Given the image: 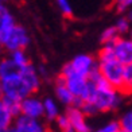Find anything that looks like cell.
<instances>
[{
    "instance_id": "cell-12",
    "label": "cell",
    "mask_w": 132,
    "mask_h": 132,
    "mask_svg": "<svg viewBox=\"0 0 132 132\" xmlns=\"http://www.w3.org/2000/svg\"><path fill=\"white\" fill-rule=\"evenodd\" d=\"M55 96L59 100V103H62L68 106L73 105L76 101V96L70 92V89L66 86V84L63 82L61 77H58L57 82H55Z\"/></svg>"
},
{
    "instance_id": "cell-28",
    "label": "cell",
    "mask_w": 132,
    "mask_h": 132,
    "mask_svg": "<svg viewBox=\"0 0 132 132\" xmlns=\"http://www.w3.org/2000/svg\"><path fill=\"white\" fill-rule=\"evenodd\" d=\"M8 12H10L8 8L5 7L3 3H0V26H2V23H3V20H4V18H5V15H7Z\"/></svg>"
},
{
    "instance_id": "cell-25",
    "label": "cell",
    "mask_w": 132,
    "mask_h": 132,
    "mask_svg": "<svg viewBox=\"0 0 132 132\" xmlns=\"http://www.w3.org/2000/svg\"><path fill=\"white\" fill-rule=\"evenodd\" d=\"M121 131V125H120L119 120H112V121L104 124L101 128H98L96 132H120Z\"/></svg>"
},
{
    "instance_id": "cell-30",
    "label": "cell",
    "mask_w": 132,
    "mask_h": 132,
    "mask_svg": "<svg viewBox=\"0 0 132 132\" xmlns=\"http://www.w3.org/2000/svg\"><path fill=\"white\" fill-rule=\"evenodd\" d=\"M3 49H4V46L2 43V40H0V55H2V53H3Z\"/></svg>"
},
{
    "instance_id": "cell-18",
    "label": "cell",
    "mask_w": 132,
    "mask_h": 132,
    "mask_svg": "<svg viewBox=\"0 0 132 132\" xmlns=\"http://www.w3.org/2000/svg\"><path fill=\"white\" fill-rule=\"evenodd\" d=\"M10 58H11V61L15 63V66H16L18 69H20V68H23V66H26L27 63H30V62H28V57H27L24 49L11 51Z\"/></svg>"
},
{
    "instance_id": "cell-22",
    "label": "cell",
    "mask_w": 132,
    "mask_h": 132,
    "mask_svg": "<svg viewBox=\"0 0 132 132\" xmlns=\"http://www.w3.org/2000/svg\"><path fill=\"white\" fill-rule=\"evenodd\" d=\"M80 108H81V111L85 113V116H94L98 113V109H97V106H96V104L93 101H84V103L80 104Z\"/></svg>"
},
{
    "instance_id": "cell-17",
    "label": "cell",
    "mask_w": 132,
    "mask_h": 132,
    "mask_svg": "<svg viewBox=\"0 0 132 132\" xmlns=\"http://www.w3.org/2000/svg\"><path fill=\"white\" fill-rule=\"evenodd\" d=\"M120 37L121 35L119 34L117 28L115 26H111L101 32V43L103 45H113Z\"/></svg>"
},
{
    "instance_id": "cell-15",
    "label": "cell",
    "mask_w": 132,
    "mask_h": 132,
    "mask_svg": "<svg viewBox=\"0 0 132 132\" xmlns=\"http://www.w3.org/2000/svg\"><path fill=\"white\" fill-rule=\"evenodd\" d=\"M43 108H45V116L47 120H55L59 116V109L55 103V100L47 97L43 100Z\"/></svg>"
},
{
    "instance_id": "cell-35",
    "label": "cell",
    "mask_w": 132,
    "mask_h": 132,
    "mask_svg": "<svg viewBox=\"0 0 132 132\" xmlns=\"http://www.w3.org/2000/svg\"><path fill=\"white\" fill-rule=\"evenodd\" d=\"M0 2H2V3H4V2H5V0H0Z\"/></svg>"
},
{
    "instance_id": "cell-29",
    "label": "cell",
    "mask_w": 132,
    "mask_h": 132,
    "mask_svg": "<svg viewBox=\"0 0 132 132\" xmlns=\"http://www.w3.org/2000/svg\"><path fill=\"white\" fill-rule=\"evenodd\" d=\"M5 132H20V131L18 129V128L15 127V125H11L10 128H7V129H5Z\"/></svg>"
},
{
    "instance_id": "cell-31",
    "label": "cell",
    "mask_w": 132,
    "mask_h": 132,
    "mask_svg": "<svg viewBox=\"0 0 132 132\" xmlns=\"http://www.w3.org/2000/svg\"><path fill=\"white\" fill-rule=\"evenodd\" d=\"M127 18H128V19L131 20V23H132V11H131V12H129V14L127 15Z\"/></svg>"
},
{
    "instance_id": "cell-16",
    "label": "cell",
    "mask_w": 132,
    "mask_h": 132,
    "mask_svg": "<svg viewBox=\"0 0 132 132\" xmlns=\"http://www.w3.org/2000/svg\"><path fill=\"white\" fill-rule=\"evenodd\" d=\"M19 69L15 66V63L11 61V58H2L0 59V80L5 78L14 73H18Z\"/></svg>"
},
{
    "instance_id": "cell-19",
    "label": "cell",
    "mask_w": 132,
    "mask_h": 132,
    "mask_svg": "<svg viewBox=\"0 0 132 132\" xmlns=\"http://www.w3.org/2000/svg\"><path fill=\"white\" fill-rule=\"evenodd\" d=\"M121 93L124 94L132 93V65L124 66V84H123Z\"/></svg>"
},
{
    "instance_id": "cell-5",
    "label": "cell",
    "mask_w": 132,
    "mask_h": 132,
    "mask_svg": "<svg viewBox=\"0 0 132 132\" xmlns=\"http://www.w3.org/2000/svg\"><path fill=\"white\" fill-rule=\"evenodd\" d=\"M30 43V35L27 32V30L20 26L16 24L15 28L12 30V32L10 34V37L3 42V46L5 50L15 51V50H20V49H26Z\"/></svg>"
},
{
    "instance_id": "cell-24",
    "label": "cell",
    "mask_w": 132,
    "mask_h": 132,
    "mask_svg": "<svg viewBox=\"0 0 132 132\" xmlns=\"http://www.w3.org/2000/svg\"><path fill=\"white\" fill-rule=\"evenodd\" d=\"M119 121L124 132H132V111H128L127 113H124Z\"/></svg>"
},
{
    "instance_id": "cell-9",
    "label": "cell",
    "mask_w": 132,
    "mask_h": 132,
    "mask_svg": "<svg viewBox=\"0 0 132 132\" xmlns=\"http://www.w3.org/2000/svg\"><path fill=\"white\" fill-rule=\"evenodd\" d=\"M73 69L82 76L88 77L92 71L97 68V61L89 54H78L70 61Z\"/></svg>"
},
{
    "instance_id": "cell-11",
    "label": "cell",
    "mask_w": 132,
    "mask_h": 132,
    "mask_svg": "<svg viewBox=\"0 0 132 132\" xmlns=\"http://www.w3.org/2000/svg\"><path fill=\"white\" fill-rule=\"evenodd\" d=\"M14 125L20 132H49L45 124L39 121V119H31L23 115L16 117Z\"/></svg>"
},
{
    "instance_id": "cell-7",
    "label": "cell",
    "mask_w": 132,
    "mask_h": 132,
    "mask_svg": "<svg viewBox=\"0 0 132 132\" xmlns=\"http://www.w3.org/2000/svg\"><path fill=\"white\" fill-rule=\"evenodd\" d=\"M22 106V115L31 117V119H40L45 116V108H43V100H40L35 96L30 94L26 98L20 101Z\"/></svg>"
},
{
    "instance_id": "cell-21",
    "label": "cell",
    "mask_w": 132,
    "mask_h": 132,
    "mask_svg": "<svg viewBox=\"0 0 132 132\" xmlns=\"http://www.w3.org/2000/svg\"><path fill=\"white\" fill-rule=\"evenodd\" d=\"M55 3L65 18H70L73 15V8H71V4L69 0H55Z\"/></svg>"
},
{
    "instance_id": "cell-36",
    "label": "cell",
    "mask_w": 132,
    "mask_h": 132,
    "mask_svg": "<svg viewBox=\"0 0 132 132\" xmlns=\"http://www.w3.org/2000/svg\"><path fill=\"white\" fill-rule=\"evenodd\" d=\"M120 132H124V131H123V129H121V131H120Z\"/></svg>"
},
{
    "instance_id": "cell-14",
    "label": "cell",
    "mask_w": 132,
    "mask_h": 132,
    "mask_svg": "<svg viewBox=\"0 0 132 132\" xmlns=\"http://www.w3.org/2000/svg\"><path fill=\"white\" fill-rule=\"evenodd\" d=\"M14 115L10 112V109L7 108V105L4 104L3 100H0V128L7 129L12 125L14 121Z\"/></svg>"
},
{
    "instance_id": "cell-27",
    "label": "cell",
    "mask_w": 132,
    "mask_h": 132,
    "mask_svg": "<svg viewBox=\"0 0 132 132\" xmlns=\"http://www.w3.org/2000/svg\"><path fill=\"white\" fill-rule=\"evenodd\" d=\"M132 5V0H116V10L119 12H124Z\"/></svg>"
},
{
    "instance_id": "cell-8",
    "label": "cell",
    "mask_w": 132,
    "mask_h": 132,
    "mask_svg": "<svg viewBox=\"0 0 132 132\" xmlns=\"http://www.w3.org/2000/svg\"><path fill=\"white\" fill-rule=\"evenodd\" d=\"M113 54L124 66L132 65V38L120 37L112 45Z\"/></svg>"
},
{
    "instance_id": "cell-3",
    "label": "cell",
    "mask_w": 132,
    "mask_h": 132,
    "mask_svg": "<svg viewBox=\"0 0 132 132\" xmlns=\"http://www.w3.org/2000/svg\"><path fill=\"white\" fill-rule=\"evenodd\" d=\"M0 88H2L4 97L14 98L18 101H22L27 96L32 94L31 90L28 89V86L26 85V82L20 77L19 71L0 80Z\"/></svg>"
},
{
    "instance_id": "cell-6",
    "label": "cell",
    "mask_w": 132,
    "mask_h": 132,
    "mask_svg": "<svg viewBox=\"0 0 132 132\" xmlns=\"http://www.w3.org/2000/svg\"><path fill=\"white\" fill-rule=\"evenodd\" d=\"M66 116L70 121V128L73 132H90V127L86 121V116L80 106L70 105L66 109Z\"/></svg>"
},
{
    "instance_id": "cell-33",
    "label": "cell",
    "mask_w": 132,
    "mask_h": 132,
    "mask_svg": "<svg viewBox=\"0 0 132 132\" xmlns=\"http://www.w3.org/2000/svg\"><path fill=\"white\" fill-rule=\"evenodd\" d=\"M0 132H5V129H3V128H0Z\"/></svg>"
},
{
    "instance_id": "cell-1",
    "label": "cell",
    "mask_w": 132,
    "mask_h": 132,
    "mask_svg": "<svg viewBox=\"0 0 132 132\" xmlns=\"http://www.w3.org/2000/svg\"><path fill=\"white\" fill-rule=\"evenodd\" d=\"M97 68L101 76L111 84L113 88L121 92L124 84V65L113 54L112 45H104L98 54Z\"/></svg>"
},
{
    "instance_id": "cell-23",
    "label": "cell",
    "mask_w": 132,
    "mask_h": 132,
    "mask_svg": "<svg viewBox=\"0 0 132 132\" xmlns=\"http://www.w3.org/2000/svg\"><path fill=\"white\" fill-rule=\"evenodd\" d=\"M115 27L117 28V31H119L120 35L127 34L129 30H131V20L128 19L127 16H123V18H120V19L116 22Z\"/></svg>"
},
{
    "instance_id": "cell-10",
    "label": "cell",
    "mask_w": 132,
    "mask_h": 132,
    "mask_svg": "<svg viewBox=\"0 0 132 132\" xmlns=\"http://www.w3.org/2000/svg\"><path fill=\"white\" fill-rule=\"evenodd\" d=\"M19 74L26 82V85L31 90V93H35L40 88V74L38 73V69L34 68L31 63H27L26 66L19 69Z\"/></svg>"
},
{
    "instance_id": "cell-34",
    "label": "cell",
    "mask_w": 132,
    "mask_h": 132,
    "mask_svg": "<svg viewBox=\"0 0 132 132\" xmlns=\"http://www.w3.org/2000/svg\"><path fill=\"white\" fill-rule=\"evenodd\" d=\"M62 132H73V131H71V129H70V131H62Z\"/></svg>"
},
{
    "instance_id": "cell-32",
    "label": "cell",
    "mask_w": 132,
    "mask_h": 132,
    "mask_svg": "<svg viewBox=\"0 0 132 132\" xmlns=\"http://www.w3.org/2000/svg\"><path fill=\"white\" fill-rule=\"evenodd\" d=\"M3 97L4 96H3V92H2V88H0V100H3Z\"/></svg>"
},
{
    "instance_id": "cell-13",
    "label": "cell",
    "mask_w": 132,
    "mask_h": 132,
    "mask_svg": "<svg viewBox=\"0 0 132 132\" xmlns=\"http://www.w3.org/2000/svg\"><path fill=\"white\" fill-rule=\"evenodd\" d=\"M15 26H16L15 18L12 16L11 12H8L7 15H5L2 26H0V40H2V43L10 37V34L12 32V30L15 28Z\"/></svg>"
},
{
    "instance_id": "cell-4",
    "label": "cell",
    "mask_w": 132,
    "mask_h": 132,
    "mask_svg": "<svg viewBox=\"0 0 132 132\" xmlns=\"http://www.w3.org/2000/svg\"><path fill=\"white\" fill-rule=\"evenodd\" d=\"M59 77L63 80L66 86L70 89V92L73 93L76 97H80V96L82 94V92H84V89H85L86 85H88V77L77 73V71L73 69V66L70 65V62L66 63L62 68L61 76Z\"/></svg>"
},
{
    "instance_id": "cell-20",
    "label": "cell",
    "mask_w": 132,
    "mask_h": 132,
    "mask_svg": "<svg viewBox=\"0 0 132 132\" xmlns=\"http://www.w3.org/2000/svg\"><path fill=\"white\" fill-rule=\"evenodd\" d=\"M4 104L7 105L10 112L14 115V117H18L22 115V106H20V101L14 100V98H8V97H3Z\"/></svg>"
},
{
    "instance_id": "cell-26",
    "label": "cell",
    "mask_w": 132,
    "mask_h": 132,
    "mask_svg": "<svg viewBox=\"0 0 132 132\" xmlns=\"http://www.w3.org/2000/svg\"><path fill=\"white\" fill-rule=\"evenodd\" d=\"M55 124H57V127L59 131H70V121H69V119L68 116H66V113L65 115H59L57 119H55Z\"/></svg>"
},
{
    "instance_id": "cell-2",
    "label": "cell",
    "mask_w": 132,
    "mask_h": 132,
    "mask_svg": "<svg viewBox=\"0 0 132 132\" xmlns=\"http://www.w3.org/2000/svg\"><path fill=\"white\" fill-rule=\"evenodd\" d=\"M97 93L93 103L97 106L98 112H111L115 111L121 104V92L113 88L104 77L97 84Z\"/></svg>"
}]
</instances>
